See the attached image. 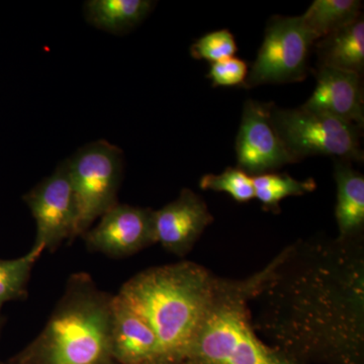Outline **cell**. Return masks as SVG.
<instances>
[{"instance_id":"obj_1","label":"cell","mask_w":364,"mask_h":364,"mask_svg":"<svg viewBox=\"0 0 364 364\" xmlns=\"http://www.w3.org/2000/svg\"><path fill=\"white\" fill-rule=\"evenodd\" d=\"M263 341L299 364H364L363 237H314L265 267L249 301Z\"/></svg>"},{"instance_id":"obj_2","label":"cell","mask_w":364,"mask_h":364,"mask_svg":"<svg viewBox=\"0 0 364 364\" xmlns=\"http://www.w3.org/2000/svg\"><path fill=\"white\" fill-rule=\"evenodd\" d=\"M217 280L203 265L181 261L139 272L117 294L156 334L163 363L183 364L210 309Z\"/></svg>"},{"instance_id":"obj_3","label":"cell","mask_w":364,"mask_h":364,"mask_svg":"<svg viewBox=\"0 0 364 364\" xmlns=\"http://www.w3.org/2000/svg\"><path fill=\"white\" fill-rule=\"evenodd\" d=\"M114 296L85 272L72 274L44 329L11 361L23 364H117L111 332Z\"/></svg>"},{"instance_id":"obj_4","label":"cell","mask_w":364,"mask_h":364,"mask_svg":"<svg viewBox=\"0 0 364 364\" xmlns=\"http://www.w3.org/2000/svg\"><path fill=\"white\" fill-rule=\"evenodd\" d=\"M265 267L243 279L218 277L215 294L183 364H299L258 336L249 301Z\"/></svg>"},{"instance_id":"obj_5","label":"cell","mask_w":364,"mask_h":364,"mask_svg":"<svg viewBox=\"0 0 364 364\" xmlns=\"http://www.w3.org/2000/svg\"><path fill=\"white\" fill-rule=\"evenodd\" d=\"M65 162L77 203V238L119 203L124 154L117 146L98 140L79 148Z\"/></svg>"},{"instance_id":"obj_6","label":"cell","mask_w":364,"mask_h":364,"mask_svg":"<svg viewBox=\"0 0 364 364\" xmlns=\"http://www.w3.org/2000/svg\"><path fill=\"white\" fill-rule=\"evenodd\" d=\"M270 116L294 162L313 155L363 160L358 128L353 124L305 105L282 109L272 105Z\"/></svg>"},{"instance_id":"obj_7","label":"cell","mask_w":364,"mask_h":364,"mask_svg":"<svg viewBox=\"0 0 364 364\" xmlns=\"http://www.w3.org/2000/svg\"><path fill=\"white\" fill-rule=\"evenodd\" d=\"M314 42L301 16H274L268 21L264 40L244 87L304 80Z\"/></svg>"},{"instance_id":"obj_8","label":"cell","mask_w":364,"mask_h":364,"mask_svg":"<svg viewBox=\"0 0 364 364\" xmlns=\"http://www.w3.org/2000/svg\"><path fill=\"white\" fill-rule=\"evenodd\" d=\"M37 227L35 243L54 252L66 241L76 239L77 203L65 160L23 196Z\"/></svg>"},{"instance_id":"obj_9","label":"cell","mask_w":364,"mask_h":364,"mask_svg":"<svg viewBox=\"0 0 364 364\" xmlns=\"http://www.w3.org/2000/svg\"><path fill=\"white\" fill-rule=\"evenodd\" d=\"M153 212L149 208L117 203L81 236L86 248L119 259L156 244Z\"/></svg>"},{"instance_id":"obj_10","label":"cell","mask_w":364,"mask_h":364,"mask_svg":"<svg viewBox=\"0 0 364 364\" xmlns=\"http://www.w3.org/2000/svg\"><path fill=\"white\" fill-rule=\"evenodd\" d=\"M272 105L245 102L236 141L239 168L251 176L294 163L280 140L270 116Z\"/></svg>"},{"instance_id":"obj_11","label":"cell","mask_w":364,"mask_h":364,"mask_svg":"<svg viewBox=\"0 0 364 364\" xmlns=\"http://www.w3.org/2000/svg\"><path fill=\"white\" fill-rule=\"evenodd\" d=\"M213 221L202 196L182 189L176 200L153 212L155 241L168 252L183 257Z\"/></svg>"},{"instance_id":"obj_12","label":"cell","mask_w":364,"mask_h":364,"mask_svg":"<svg viewBox=\"0 0 364 364\" xmlns=\"http://www.w3.org/2000/svg\"><path fill=\"white\" fill-rule=\"evenodd\" d=\"M111 348L117 364H164L156 334L119 294L112 301Z\"/></svg>"},{"instance_id":"obj_13","label":"cell","mask_w":364,"mask_h":364,"mask_svg":"<svg viewBox=\"0 0 364 364\" xmlns=\"http://www.w3.org/2000/svg\"><path fill=\"white\" fill-rule=\"evenodd\" d=\"M305 107L363 127V91L360 74L332 67H320L317 85Z\"/></svg>"},{"instance_id":"obj_14","label":"cell","mask_w":364,"mask_h":364,"mask_svg":"<svg viewBox=\"0 0 364 364\" xmlns=\"http://www.w3.org/2000/svg\"><path fill=\"white\" fill-rule=\"evenodd\" d=\"M337 203L335 208L340 240L363 237L364 176L352 168L348 163H335Z\"/></svg>"},{"instance_id":"obj_15","label":"cell","mask_w":364,"mask_h":364,"mask_svg":"<svg viewBox=\"0 0 364 364\" xmlns=\"http://www.w3.org/2000/svg\"><path fill=\"white\" fill-rule=\"evenodd\" d=\"M153 6L150 0H88L85 18L98 30L122 35L142 23Z\"/></svg>"},{"instance_id":"obj_16","label":"cell","mask_w":364,"mask_h":364,"mask_svg":"<svg viewBox=\"0 0 364 364\" xmlns=\"http://www.w3.org/2000/svg\"><path fill=\"white\" fill-rule=\"evenodd\" d=\"M320 67H332L363 73L364 68V21L359 18L318 44Z\"/></svg>"},{"instance_id":"obj_17","label":"cell","mask_w":364,"mask_h":364,"mask_svg":"<svg viewBox=\"0 0 364 364\" xmlns=\"http://www.w3.org/2000/svg\"><path fill=\"white\" fill-rule=\"evenodd\" d=\"M358 0H315L301 16L314 40H322L360 18Z\"/></svg>"},{"instance_id":"obj_18","label":"cell","mask_w":364,"mask_h":364,"mask_svg":"<svg viewBox=\"0 0 364 364\" xmlns=\"http://www.w3.org/2000/svg\"><path fill=\"white\" fill-rule=\"evenodd\" d=\"M255 198L264 210L279 212V205L289 196H304L313 193L317 184L313 178L296 181L289 174L268 173L252 176Z\"/></svg>"},{"instance_id":"obj_19","label":"cell","mask_w":364,"mask_h":364,"mask_svg":"<svg viewBox=\"0 0 364 364\" xmlns=\"http://www.w3.org/2000/svg\"><path fill=\"white\" fill-rule=\"evenodd\" d=\"M45 248L33 246L26 255L16 259H0V312L7 301L28 298V284L32 270Z\"/></svg>"},{"instance_id":"obj_20","label":"cell","mask_w":364,"mask_h":364,"mask_svg":"<svg viewBox=\"0 0 364 364\" xmlns=\"http://www.w3.org/2000/svg\"><path fill=\"white\" fill-rule=\"evenodd\" d=\"M200 188L226 193L238 203H247L255 198L252 176L239 167H229L221 174H205L200 178Z\"/></svg>"},{"instance_id":"obj_21","label":"cell","mask_w":364,"mask_h":364,"mask_svg":"<svg viewBox=\"0 0 364 364\" xmlns=\"http://www.w3.org/2000/svg\"><path fill=\"white\" fill-rule=\"evenodd\" d=\"M236 52V41L233 33L228 30L207 33L191 47V54L193 58L205 60L212 64L232 58Z\"/></svg>"},{"instance_id":"obj_22","label":"cell","mask_w":364,"mask_h":364,"mask_svg":"<svg viewBox=\"0 0 364 364\" xmlns=\"http://www.w3.org/2000/svg\"><path fill=\"white\" fill-rule=\"evenodd\" d=\"M249 73L248 66L244 60L228 58L215 62L210 65L208 77L212 80L214 86L243 85Z\"/></svg>"},{"instance_id":"obj_23","label":"cell","mask_w":364,"mask_h":364,"mask_svg":"<svg viewBox=\"0 0 364 364\" xmlns=\"http://www.w3.org/2000/svg\"><path fill=\"white\" fill-rule=\"evenodd\" d=\"M4 323H6V318L0 315V332H1L2 328H4Z\"/></svg>"},{"instance_id":"obj_24","label":"cell","mask_w":364,"mask_h":364,"mask_svg":"<svg viewBox=\"0 0 364 364\" xmlns=\"http://www.w3.org/2000/svg\"><path fill=\"white\" fill-rule=\"evenodd\" d=\"M0 364H23L20 363H14V361H11V363H0Z\"/></svg>"}]
</instances>
